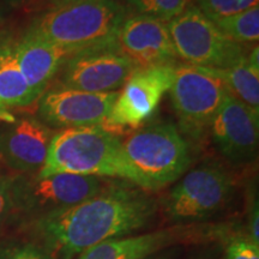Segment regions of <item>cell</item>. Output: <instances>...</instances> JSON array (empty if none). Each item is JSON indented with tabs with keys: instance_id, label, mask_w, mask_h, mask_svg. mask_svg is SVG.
Wrapping results in <instances>:
<instances>
[{
	"instance_id": "6da1fadb",
	"label": "cell",
	"mask_w": 259,
	"mask_h": 259,
	"mask_svg": "<svg viewBox=\"0 0 259 259\" xmlns=\"http://www.w3.org/2000/svg\"><path fill=\"white\" fill-rule=\"evenodd\" d=\"M158 215V200L151 192L113 180L95 196L27 228L57 259H76L101 242L147 232Z\"/></svg>"
},
{
	"instance_id": "7a4b0ae2",
	"label": "cell",
	"mask_w": 259,
	"mask_h": 259,
	"mask_svg": "<svg viewBox=\"0 0 259 259\" xmlns=\"http://www.w3.org/2000/svg\"><path fill=\"white\" fill-rule=\"evenodd\" d=\"M66 173L124 180L141 187V180L125 156L119 136L102 125L65 128L54 134L38 177Z\"/></svg>"
},
{
	"instance_id": "3957f363",
	"label": "cell",
	"mask_w": 259,
	"mask_h": 259,
	"mask_svg": "<svg viewBox=\"0 0 259 259\" xmlns=\"http://www.w3.org/2000/svg\"><path fill=\"white\" fill-rule=\"evenodd\" d=\"M127 9L116 0H83L44 10L25 31L70 53L115 47Z\"/></svg>"
},
{
	"instance_id": "277c9868",
	"label": "cell",
	"mask_w": 259,
	"mask_h": 259,
	"mask_svg": "<svg viewBox=\"0 0 259 259\" xmlns=\"http://www.w3.org/2000/svg\"><path fill=\"white\" fill-rule=\"evenodd\" d=\"M238 178L216 161H204L170 185L158 200V212L168 226L215 222L235 198Z\"/></svg>"
},
{
	"instance_id": "5b68a950",
	"label": "cell",
	"mask_w": 259,
	"mask_h": 259,
	"mask_svg": "<svg viewBox=\"0 0 259 259\" xmlns=\"http://www.w3.org/2000/svg\"><path fill=\"white\" fill-rule=\"evenodd\" d=\"M122 141L125 156L141 180V189L158 192L173 185L192 166L191 144L174 124H153Z\"/></svg>"
},
{
	"instance_id": "8992f818",
	"label": "cell",
	"mask_w": 259,
	"mask_h": 259,
	"mask_svg": "<svg viewBox=\"0 0 259 259\" xmlns=\"http://www.w3.org/2000/svg\"><path fill=\"white\" fill-rule=\"evenodd\" d=\"M115 179L58 173L12 176L14 220L25 226L71 208L105 190Z\"/></svg>"
},
{
	"instance_id": "52a82bcc",
	"label": "cell",
	"mask_w": 259,
	"mask_h": 259,
	"mask_svg": "<svg viewBox=\"0 0 259 259\" xmlns=\"http://www.w3.org/2000/svg\"><path fill=\"white\" fill-rule=\"evenodd\" d=\"M168 93L180 134L194 144L202 143L228 95L221 79L205 67L179 65Z\"/></svg>"
},
{
	"instance_id": "ba28073f",
	"label": "cell",
	"mask_w": 259,
	"mask_h": 259,
	"mask_svg": "<svg viewBox=\"0 0 259 259\" xmlns=\"http://www.w3.org/2000/svg\"><path fill=\"white\" fill-rule=\"evenodd\" d=\"M239 229L242 228L238 221L167 226L156 231H147L101 242L84 251L76 259H145L171 247L223 242Z\"/></svg>"
},
{
	"instance_id": "9c48e42d",
	"label": "cell",
	"mask_w": 259,
	"mask_h": 259,
	"mask_svg": "<svg viewBox=\"0 0 259 259\" xmlns=\"http://www.w3.org/2000/svg\"><path fill=\"white\" fill-rule=\"evenodd\" d=\"M178 58L205 69H228L247 56L245 45L226 36L196 5L167 22Z\"/></svg>"
},
{
	"instance_id": "30bf717a",
	"label": "cell",
	"mask_w": 259,
	"mask_h": 259,
	"mask_svg": "<svg viewBox=\"0 0 259 259\" xmlns=\"http://www.w3.org/2000/svg\"><path fill=\"white\" fill-rule=\"evenodd\" d=\"M176 66L137 69L118 93L103 127L139 128L153 116L163 96L169 92Z\"/></svg>"
},
{
	"instance_id": "8fae6325",
	"label": "cell",
	"mask_w": 259,
	"mask_h": 259,
	"mask_svg": "<svg viewBox=\"0 0 259 259\" xmlns=\"http://www.w3.org/2000/svg\"><path fill=\"white\" fill-rule=\"evenodd\" d=\"M218 153L233 168L247 167L258 156L259 113L228 93L210 126Z\"/></svg>"
},
{
	"instance_id": "7c38bea8",
	"label": "cell",
	"mask_w": 259,
	"mask_h": 259,
	"mask_svg": "<svg viewBox=\"0 0 259 259\" xmlns=\"http://www.w3.org/2000/svg\"><path fill=\"white\" fill-rule=\"evenodd\" d=\"M118 92L96 94L59 85L38 97V120L50 128L103 125Z\"/></svg>"
},
{
	"instance_id": "4fadbf2b",
	"label": "cell",
	"mask_w": 259,
	"mask_h": 259,
	"mask_svg": "<svg viewBox=\"0 0 259 259\" xmlns=\"http://www.w3.org/2000/svg\"><path fill=\"white\" fill-rule=\"evenodd\" d=\"M139 67L115 47L73 54L60 70V84L87 93H113L122 88Z\"/></svg>"
},
{
	"instance_id": "5bb4252c",
	"label": "cell",
	"mask_w": 259,
	"mask_h": 259,
	"mask_svg": "<svg viewBox=\"0 0 259 259\" xmlns=\"http://www.w3.org/2000/svg\"><path fill=\"white\" fill-rule=\"evenodd\" d=\"M115 50L136 66H177L178 54L167 22L150 16H126L115 37Z\"/></svg>"
},
{
	"instance_id": "9a60e30c",
	"label": "cell",
	"mask_w": 259,
	"mask_h": 259,
	"mask_svg": "<svg viewBox=\"0 0 259 259\" xmlns=\"http://www.w3.org/2000/svg\"><path fill=\"white\" fill-rule=\"evenodd\" d=\"M53 136V130L32 116L0 121V161L16 174H37Z\"/></svg>"
},
{
	"instance_id": "2e32d148",
	"label": "cell",
	"mask_w": 259,
	"mask_h": 259,
	"mask_svg": "<svg viewBox=\"0 0 259 259\" xmlns=\"http://www.w3.org/2000/svg\"><path fill=\"white\" fill-rule=\"evenodd\" d=\"M71 56L69 51L51 44L30 32L16 41V57L24 78L35 95L40 97L60 72L65 61Z\"/></svg>"
},
{
	"instance_id": "e0dca14e",
	"label": "cell",
	"mask_w": 259,
	"mask_h": 259,
	"mask_svg": "<svg viewBox=\"0 0 259 259\" xmlns=\"http://www.w3.org/2000/svg\"><path fill=\"white\" fill-rule=\"evenodd\" d=\"M37 99L18 66L16 41L4 34L0 37V107L10 112L30 106Z\"/></svg>"
},
{
	"instance_id": "ac0fdd59",
	"label": "cell",
	"mask_w": 259,
	"mask_h": 259,
	"mask_svg": "<svg viewBox=\"0 0 259 259\" xmlns=\"http://www.w3.org/2000/svg\"><path fill=\"white\" fill-rule=\"evenodd\" d=\"M219 77L227 92L259 113V67L247 61V56L234 66L228 69H209Z\"/></svg>"
},
{
	"instance_id": "d6986e66",
	"label": "cell",
	"mask_w": 259,
	"mask_h": 259,
	"mask_svg": "<svg viewBox=\"0 0 259 259\" xmlns=\"http://www.w3.org/2000/svg\"><path fill=\"white\" fill-rule=\"evenodd\" d=\"M227 37L240 45L257 44L259 40V5L213 22Z\"/></svg>"
},
{
	"instance_id": "ffe728a7",
	"label": "cell",
	"mask_w": 259,
	"mask_h": 259,
	"mask_svg": "<svg viewBox=\"0 0 259 259\" xmlns=\"http://www.w3.org/2000/svg\"><path fill=\"white\" fill-rule=\"evenodd\" d=\"M130 9L138 15L169 22L189 6V0H126Z\"/></svg>"
},
{
	"instance_id": "44dd1931",
	"label": "cell",
	"mask_w": 259,
	"mask_h": 259,
	"mask_svg": "<svg viewBox=\"0 0 259 259\" xmlns=\"http://www.w3.org/2000/svg\"><path fill=\"white\" fill-rule=\"evenodd\" d=\"M255 5H259V0H196L197 8L212 22L240 14Z\"/></svg>"
},
{
	"instance_id": "7402d4cb",
	"label": "cell",
	"mask_w": 259,
	"mask_h": 259,
	"mask_svg": "<svg viewBox=\"0 0 259 259\" xmlns=\"http://www.w3.org/2000/svg\"><path fill=\"white\" fill-rule=\"evenodd\" d=\"M222 259H259V244L239 229L222 242Z\"/></svg>"
},
{
	"instance_id": "603a6c76",
	"label": "cell",
	"mask_w": 259,
	"mask_h": 259,
	"mask_svg": "<svg viewBox=\"0 0 259 259\" xmlns=\"http://www.w3.org/2000/svg\"><path fill=\"white\" fill-rule=\"evenodd\" d=\"M0 259H57L34 238L10 242L0 248Z\"/></svg>"
},
{
	"instance_id": "cb8c5ba5",
	"label": "cell",
	"mask_w": 259,
	"mask_h": 259,
	"mask_svg": "<svg viewBox=\"0 0 259 259\" xmlns=\"http://www.w3.org/2000/svg\"><path fill=\"white\" fill-rule=\"evenodd\" d=\"M258 190L254 183L248 186L247 206H246L245 232L254 242L259 244V204Z\"/></svg>"
},
{
	"instance_id": "d4e9b609",
	"label": "cell",
	"mask_w": 259,
	"mask_h": 259,
	"mask_svg": "<svg viewBox=\"0 0 259 259\" xmlns=\"http://www.w3.org/2000/svg\"><path fill=\"white\" fill-rule=\"evenodd\" d=\"M10 220H14L12 176H0V229Z\"/></svg>"
},
{
	"instance_id": "484cf974",
	"label": "cell",
	"mask_w": 259,
	"mask_h": 259,
	"mask_svg": "<svg viewBox=\"0 0 259 259\" xmlns=\"http://www.w3.org/2000/svg\"><path fill=\"white\" fill-rule=\"evenodd\" d=\"M222 254V242L204 245L203 250L197 252L189 259H220Z\"/></svg>"
},
{
	"instance_id": "4316f807",
	"label": "cell",
	"mask_w": 259,
	"mask_h": 259,
	"mask_svg": "<svg viewBox=\"0 0 259 259\" xmlns=\"http://www.w3.org/2000/svg\"><path fill=\"white\" fill-rule=\"evenodd\" d=\"M181 247H171L167 248V250H163L161 252H157L150 257H147L145 259H177L179 257Z\"/></svg>"
},
{
	"instance_id": "83f0119b",
	"label": "cell",
	"mask_w": 259,
	"mask_h": 259,
	"mask_svg": "<svg viewBox=\"0 0 259 259\" xmlns=\"http://www.w3.org/2000/svg\"><path fill=\"white\" fill-rule=\"evenodd\" d=\"M83 2V0H38V5H45V10L54 8V6H59L64 4H69V3ZM32 3V2H31ZM30 4V3H29Z\"/></svg>"
},
{
	"instance_id": "f1b7e54d",
	"label": "cell",
	"mask_w": 259,
	"mask_h": 259,
	"mask_svg": "<svg viewBox=\"0 0 259 259\" xmlns=\"http://www.w3.org/2000/svg\"><path fill=\"white\" fill-rule=\"evenodd\" d=\"M4 24H5V8L4 5L0 4V37L6 34L4 31Z\"/></svg>"
},
{
	"instance_id": "f546056e",
	"label": "cell",
	"mask_w": 259,
	"mask_h": 259,
	"mask_svg": "<svg viewBox=\"0 0 259 259\" xmlns=\"http://www.w3.org/2000/svg\"><path fill=\"white\" fill-rule=\"evenodd\" d=\"M14 119L15 116L12 115L11 113L0 107V121H11L14 120Z\"/></svg>"
},
{
	"instance_id": "4dcf8cb0",
	"label": "cell",
	"mask_w": 259,
	"mask_h": 259,
	"mask_svg": "<svg viewBox=\"0 0 259 259\" xmlns=\"http://www.w3.org/2000/svg\"><path fill=\"white\" fill-rule=\"evenodd\" d=\"M6 2V5L9 6H21V5H24V4H29V3L34 2V0H5Z\"/></svg>"
}]
</instances>
